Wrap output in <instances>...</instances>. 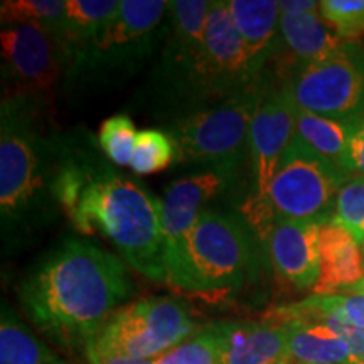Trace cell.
Here are the masks:
<instances>
[{
	"mask_svg": "<svg viewBox=\"0 0 364 364\" xmlns=\"http://www.w3.org/2000/svg\"><path fill=\"white\" fill-rule=\"evenodd\" d=\"M56 196L80 235L103 236L130 268L167 284L162 199L100 157L91 135L71 134Z\"/></svg>",
	"mask_w": 364,
	"mask_h": 364,
	"instance_id": "1",
	"label": "cell"
},
{
	"mask_svg": "<svg viewBox=\"0 0 364 364\" xmlns=\"http://www.w3.org/2000/svg\"><path fill=\"white\" fill-rule=\"evenodd\" d=\"M4 97L46 100L65 83L66 54L56 36L36 24L2 26Z\"/></svg>",
	"mask_w": 364,
	"mask_h": 364,
	"instance_id": "11",
	"label": "cell"
},
{
	"mask_svg": "<svg viewBox=\"0 0 364 364\" xmlns=\"http://www.w3.org/2000/svg\"><path fill=\"white\" fill-rule=\"evenodd\" d=\"M299 364H307V363H299Z\"/></svg>",
	"mask_w": 364,
	"mask_h": 364,
	"instance_id": "37",
	"label": "cell"
},
{
	"mask_svg": "<svg viewBox=\"0 0 364 364\" xmlns=\"http://www.w3.org/2000/svg\"><path fill=\"white\" fill-rule=\"evenodd\" d=\"M364 279L363 245L334 221L321 228V275L314 295H336Z\"/></svg>",
	"mask_w": 364,
	"mask_h": 364,
	"instance_id": "19",
	"label": "cell"
},
{
	"mask_svg": "<svg viewBox=\"0 0 364 364\" xmlns=\"http://www.w3.org/2000/svg\"><path fill=\"white\" fill-rule=\"evenodd\" d=\"M206 68L211 93L216 102L252 90L258 83L250 73L247 54L236 31L228 0H213L206 22Z\"/></svg>",
	"mask_w": 364,
	"mask_h": 364,
	"instance_id": "13",
	"label": "cell"
},
{
	"mask_svg": "<svg viewBox=\"0 0 364 364\" xmlns=\"http://www.w3.org/2000/svg\"><path fill=\"white\" fill-rule=\"evenodd\" d=\"M265 85L167 122L176 162L236 174L250 156V129Z\"/></svg>",
	"mask_w": 364,
	"mask_h": 364,
	"instance_id": "8",
	"label": "cell"
},
{
	"mask_svg": "<svg viewBox=\"0 0 364 364\" xmlns=\"http://www.w3.org/2000/svg\"><path fill=\"white\" fill-rule=\"evenodd\" d=\"M169 33V2L122 0L97 43L65 76V86L115 88L139 75Z\"/></svg>",
	"mask_w": 364,
	"mask_h": 364,
	"instance_id": "6",
	"label": "cell"
},
{
	"mask_svg": "<svg viewBox=\"0 0 364 364\" xmlns=\"http://www.w3.org/2000/svg\"><path fill=\"white\" fill-rule=\"evenodd\" d=\"M318 7L321 2L316 0L280 2L282 53L277 61H280L282 70L321 61L339 53L346 46L322 19Z\"/></svg>",
	"mask_w": 364,
	"mask_h": 364,
	"instance_id": "16",
	"label": "cell"
},
{
	"mask_svg": "<svg viewBox=\"0 0 364 364\" xmlns=\"http://www.w3.org/2000/svg\"><path fill=\"white\" fill-rule=\"evenodd\" d=\"M176 161V145L166 130L144 129L139 132L130 169L139 176L161 172Z\"/></svg>",
	"mask_w": 364,
	"mask_h": 364,
	"instance_id": "25",
	"label": "cell"
},
{
	"mask_svg": "<svg viewBox=\"0 0 364 364\" xmlns=\"http://www.w3.org/2000/svg\"><path fill=\"white\" fill-rule=\"evenodd\" d=\"M285 331L290 358L307 364H353L348 343L334 331L318 322L289 321Z\"/></svg>",
	"mask_w": 364,
	"mask_h": 364,
	"instance_id": "21",
	"label": "cell"
},
{
	"mask_svg": "<svg viewBox=\"0 0 364 364\" xmlns=\"http://www.w3.org/2000/svg\"><path fill=\"white\" fill-rule=\"evenodd\" d=\"M48 103L27 97H2L0 103L4 257L24 252L63 213L56 188L71 134L53 125Z\"/></svg>",
	"mask_w": 364,
	"mask_h": 364,
	"instance_id": "3",
	"label": "cell"
},
{
	"mask_svg": "<svg viewBox=\"0 0 364 364\" xmlns=\"http://www.w3.org/2000/svg\"><path fill=\"white\" fill-rule=\"evenodd\" d=\"M211 2H169V33L142 97L154 117L172 122L218 103L209 86L204 43Z\"/></svg>",
	"mask_w": 364,
	"mask_h": 364,
	"instance_id": "5",
	"label": "cell"
},
{
	"mask_svg": "<svg viewBox=\"0 0 364 364\" xmlns=\"http://www.w3.org/2000/svg\"><path fill=\"white\" fill-rule=\"evenodd\" d=\"M88 364H154L156 359H136L129 356H97V354H86Z\"/></svg>",
	"mask_w": 364,
	"mask_h": 364,
	"instance_id": "32",
	"label": "cell"
},
{
	"mask_svg": "<svg viewBox=\"0 0 364 364\" xmlns=\"http://www.w3.org/2000/svg\"><path fill=\"white\" fill-rule=\"evenodd\" d=\"M294 113L295 134L307 145H311L317 154L344 169L346 156H348L349 142H351L354 130L353 122L316 115V113L297 108L295 105Z\"/></svg>",
	"mask_w": 364,
	"mask_h": 364,
	"instance_id": "22",
	"label": "cell"
},
{
	"mask_svg": "<svg viewBox=\"0 0 364 364\" xmlns=\"http://www.w3.org/2000/svg\"><path fill=\"white\" fill-rule=\"evenodd\" d=\"M354 364H364V351H363L361 356H359L356 361H354Z\"/></svg>",
	"mask_w": 364,
	"mask_h": 364,
	"instance_id": "34",
	"label": "cell"
},
{
	"mask_svg": "<svg viewBox=\"0 0 364 364\" xmlns=\"http://www.w3.org/2000/svg\"><path fill=\"white\" fill-rule=\"evenodd\" d=\"M0 364H68L31 332L17 312L2 304L0 317Z\"/></svg>",
	"mask_w": 364,
	"mask_h": 364,
	"instance_id": "23",
	"label": "cell"
},
{
	"mask_svg": "<svg viewBox=\"0 0 364 364\" xmlns=\"http://www.w3.org/2000/svg\"><path fill=\"white\" fill-rule=\"evenodd\" d=\"M194 322L179 300L150 297L113 314L85 354L157 359L194 334Z\"/></svg>",
	"mask_w": 364,
	"mask_h": 364,
	"instance_id": "10",
	"label": "cell"
},
{
	"mask_svg": "<svg viewBox=\"0 0 364 364\" xmlns=\"http://www.w3.org/2000/svg\"><path fill=\"white\" fill-rule=\"evenodd\" d=\"M341 294H344V295H364V279L361 282H358V284H354L351 287H348V289H344Z\"/></svg>",
	"mask_w": 364,
	"mask_h": 364,
	"instance_id": "33",
	"label": "cell"
},
{
	"mask_svg": "<svg viewBox=\"0 0 364 364\" xmlns=\"http://www.w3.org/2000/svg\"><path fill=\"white\" fill-rule=\"evenodd\" d=\"M136 135L139 132H136L132 118L124 113H118V115L107 118L102 124L98 144L112 164L127 167L130 166L132 156H134Z\"/></svg>",
	"mask_w": 364,
	"mask_h": 364,
	"instance_id": "26",
	"label": "cell"
},
{
	"mask_svg": "<svg viewBox=\"0 0 364 364\" xmlns=\"http://www.w3.org/2000/svg\"><path fill=\"white\" fill-rule=\"evenodd\" d=\"M353 174L317 154L295 134L277 167L267 199L245 213L260 243L277 223L300 220L329 223L339 191Z\"/></svg>",
	"mask_w": 364,
	"mask_h": 364,
	"instance_id": "7",
	"label": "cell"
},
{
	"mask_svg": "<svg viewBox=\"0 0 364 364\" xmlns=\"http://www.w3.org/2000/svg\"><path fill=\"white\" fill-rule=\"evenodd\" d=\"M363 253H364V243H363Z\"/></svg>",
	"mask_w": 364,
	"mask_h": 364,
	"instance_id": "36",
	"label": "cell"
},
{
	"mask_svg": "<svg viewBox=\"0 0 364 364\" xmlns=\"http://www.w3.org/2000/svg\"><path fill=\"white\" fill-rule=\"evenodd\" d=\"M270 364H292L289 361V359H284V361H273V363H270Z\"/></svg>",
	"mask_w": 364,
	"mask_h": 364,
	"instance_id": "35",
	"label": "cell"
},
{
	"mask_svg": "<svg viewBox=\"0 0 364 364\" xmlns=\"http://www.w3.org/2000/svg\"><path fill=\"white\" fill-rule=\"evenodd\" d=\"M344 169L349 174L364 176V118L354 124L351 142H349L348 156H346Z\"/></svg>",
	"mask_w": 364,
	"mask_h": 364,
	"instance_id": "31",
	"label": "cell"
},
{
	"mask_svg": "<svg viewBox=\"0 0 364 364\" xmlns=\"http://www.w3.org/2000/svg\"><path fill=\"white\" fill-rule=\"evenodd\" d=\"M332 221L364 243V176H353L339 191Z\"/></svg>",
	"mask_w": 364,
	"mask_h": 364,
	"instance_id": "29",
	"label": "cell"
},
{
	"mask_svg": "<svg viewBox=\"0 0 364 364\" xmlns=\"http://www.w3.org/2000/svg\"><path fill=\"white\" fill-rule=\"evenodd\" d=\"M132 290L122 258L86 238H66L31 268L17 295L49 339L86 351Z\"/></svg>",
	"mask_w": 364,
	"mask_h": 364,
	"instance_id": "2",
	"label": "cell"
},
{
	"mask_svg": "<svg viewBox=\"0 0 364 364\" xmlns=\"http://www.w3.org/2000/svg\"><path fill=\"white\" fill-rule=\"evenodd\" d=\"M238 31L250 73L258 83L265 81L268 63L282 53L280 2L275 0H228Z\"/></svg>",
	"mask_w": 364,
	"mask_h": 364,
	"instance_id": "17",
	"label": "cell"
},
{
	"mask_svg": "<svg viewBox=\"0 0 364 364\" xmlns=\"http://www.w3.org/2000/svg\"><path fill=\"white\" fill-rule=\"evenodd\" d=\"M279 88L297 108L356 124L364 118V51L346 43L321 61L285 68Z\"/></svg>",
	"mask_w": 364,
	"mask_h": 364,
	"instance_id": "9",
	"label": "cell"
},
{
	"mask_svg": "<svg viewBox=\"0 0 364 364\" xmlns=\"http://www.w3.org/2000/svg\"><path fill=\"white\" fill-rule=\"evenodd\" d=\"M326 307L338 312L344 321L364 331V295H321Z\"/></svg>",
	"mask_w": 364,
	"mask_h": 364,
	"instance_id": "30",
	"label": "cell"
},
{
	"mask_svg": "<svg viewBox=\"0 0 364 364\" xmlns=\"http://www.w3.org/2000/svg\"><path fill=\"white\" fill-rule=\"evenodd\" d=\"M322 19L344 43L364 36V0H322Z\"/></svg>",
	"mask_w": 364,
	"mask_h": 364,
	"instance_id": "28",
	"label": "cell"
},
{
	"mask_svg": "<svg viewBox=\"0 0 364 364\" xmlns=\"http://www.w3.org/2000/svg\"><path fill=\"white\" fill-rule=\"evenodd\" d=\"M260 268V241L248 221L206 209L167 263V284L193 294L226 292L253 282Z\"/></svg>",
	"mask_w": 364,
	"mask_h": 364,
	"instance_id": "4",
	"label": "cell"
},
{
	"mask_svg": "<svg viewBox=\"0 0 364 364\" xmlns=\"http://www.w3.org/2000/svg\"><path fill=\"white\" fill-rule=\"evenodd\" d=\"M118 7V0H68L61 33L66 73L93 48Z\"/></svg>",
	"mask_w": 364,
	"mask_h": 364,
	"instance_id": "20",
	"label": "cell"
},
{
	"mask_svg": "<svg viewBox=\"0 0 364 364\" xmlns=\"http://www.w3.org/2000/svg\"><path fill=\"white\" fill-rule=\"evenodd\" d=\"M321 228L317 221H280L263 241L277 275L299 290L314 289L321 275Z\"/></svg>",
	"mask_w": 364,
	"mask_h": 364,
	"instance_id": "15",
	"label": "cell"
},
{
	"mask_svg": "<svg viewBox=\"0 0 364 364\" xmlns=\"http://www.w3.org/2000/svg\"><path fill=\"white\" fill-rule=\"evenodd\" d=\"M236 174L220 171H199L196 174L174 181L162 199V231L166 245L167 263L179 253L186 236L193 230L199 216L206 211L209 203L215 201L231 188Z\"/></svg>",
	"mask_w": 364,
	"mask_h": 364,
	"instance_id": "14",
	"label": "cell"
},
{
	"mask_svg": "<svg viewBox=\"0 0 364 364\" xmlns=\"http://www.w3.org/2000/svg\"><path fill=\"white\" fill-rule=\"evenodd\" d=\"M66 2L61 0H4L0 21L7 24H36L61 41Z\"/></svg>",
	"mask_w": 364,
	"mask_h": 364,
	"instance_id": "24",
	"label": "cell"
},
{
	"mask_svg": "<svg viewBox=\"0 0 364 364\" xmlns=\"http://www.w3.org/2000/svg\"><path fill=\"white\" fill-rule=\"evenodd\" d=\"M154 364H221L216 326H206L194 332L184 343L157 358Z\"/></svg>",
	"mask_w": 364,
	"mask_h": 364,
	"instance_id": "27",
	"label": "cell"
},
{
	"mask_svg": "<svg viewBox=\"0 0 364 364\" xmlns=\"http://www.w3.org/2000/svg\"><path fill=\"white\" fill-rule=\"evenodd\" d=\"M221 364H270L290 359L285 331L270 322H216Z\"/></svg>",
	"mask_w": 364,
	"mask_h": 364,
	"instance_id": "18",
	"label": "cell"
},
{
	"mask_svg": "<svg viewBox=\"0 0 364 364\" xmlns=\"http://www.w3.org/2000/svg\"><path fill=\"white\" fill-rule=\"evenodd\" d=\"M295 135L294 105L280 88L267 81L250 129V161L253 169V193L245 213L253 211L267 199L277 167Z\"/></svg>",
	"mask_w": 364,
	"mask_h": 364,
	"instance_id": "12",
	"label": "cell"
}]
</instances>
